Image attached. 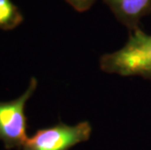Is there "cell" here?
<instances>
[{
    "label": "cell",
    "instance_id": "7a4b0ae2",
    "mask_svg": "<svg viewBox=\"0 0 151 150\" xmlns=\"http://www.w3.org/2000/svg\"><path fill=\"white\" fill-rule=\"evenodd\" d=\"M38 82L35 77L24 94L16 100L0 103V140L7 150L22 149L28 139L27 136V118L24 108L27 100L34 94Z\"/></svg>",
    "mask_w": 151,
    "mask_h": 150
},
{
    "label": "cell",
    "instance_id": "8992f818",
    "mask_svg": "<svg viewBox=\"0 0 151 150\" xmlns=\"http://www.w3.org/2000/svg\"><path fill=\"white\" fill-rule=\"evenodd\" d=\"M75 11L83 13L90 10L97 0H65Z\"/></svg>",
    "mask_w": 151,
    "mask_h": 150
},
{
    "label": "cell",
    "instance_id": "277c9868",
    "mask_svg": "<svg viewBox=\"0 0 151 150\" xmlns=\"http://www.w3.org/2000/svg\"><path fill=\"white\" fill-rule=\"evenodd\" d=\"M129 32L139 27L143 18L151 13V0H101Z\"/></svg>",
    "mask_w": 151,
    "mask_h": 150
},
{
    "label": "cell",
    "instance_id": "6da1fadb",
    "mask_svg": "<svg viewBox=\"0 0 151 150\" xmlns=\"http://www.w3.org/2000/svg\"><path fill=\"white\" fill-rule=\"evenodd\" d=\"M99 68L120 76H139L151 82V35L137 28L129 32L126 44L99 59Z\"/></svg>",
    "mask_w": 151,
    "mask_h": 150
},
{
    "label": "cell",
    "instance_id": "5b68a950",
    "mask_svg": "<svg viewBox=\"0 0 151 150\" xmlns=\"http://www.w3.org/2000/svg\"><path fill=\"white\" fill-rule=\"evenodd\" d=\"M24 22V16L12 0H0V29L12 30Z\"/></svg>",
    "mask_w": 151,
    "mask_h": 150
},
{
    "label": "cell",
    "instance_id": "3957f363",
    "mask_svg": "<svg viewBox=\"0 0 151 150\" xmlns=\"http://www.w3.org/2000/svg\"><path fill=\"white\" fill-rule=\"evenodd\" d=\"M91 135L92 126L88 121L72 126L59 122L54 126L37 130L27 139L22 150H69L89 140Z\"/></svg>",
    "mask_w": 151,
    "mask_h": 150
}]
</instances>
